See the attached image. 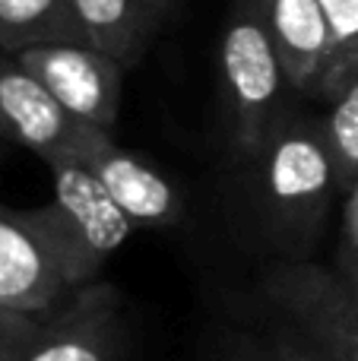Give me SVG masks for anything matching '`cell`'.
<instances>
[{
	"label": "cell",
	"mask_w": 358,
	"mask_h": 361,
	"mask_svg": "<svg viewBox=\"0 0 358 361\" xmlns=\"http://www.w3.org/2000/svg\"><path fill=\"white\" fill-rule=\"evenodd\" d=\"M238 231L270 263L311 260L342 197L321 114L292 108L260 152L241 159Z\"/></svg>",
	"instance_id": "6da1fadb"
},
{
	"label": "cell",
	"mask_w": 358,
	"mask_h": 361,
	"mask_svg": "<svg viewBox=\"0 0 358 361\" xmlns=\"http://www.w3.org/2000/svg\"><path fill=\"white\" fill-rule=\"evenodd\" d=\"M226 133L232 159H251L270 140L279 121L298 108L279 48L254 0H238L228 13L219 42Z\"/></svg>",
	"instance_id": "7a4b0ae2"
},
{
	"label": "cell",
	"mask_w": 358,
	"mask_h": 361,
	"mask_svg": "<svg viewBox=\"0 0 358 361\" xmlns=\"http://www.w3.org/2000/svg\"><path fill=\"white\" fill-rule=\"evenodd\" d=\"M264 320L308 361H358V295L336 267L270 263L260 279Z\"/></svg>",
	"instance_id": "3957f363"
},
{
	"label": "cell",
	"mask_w": 358,
	"mask_h": 361,
	"mask_svg": "<svg viewBox=\"0 0 358 361\" xmlns=\"http://www.w3.org/2000/svg\"><path fill=\"white\" fill-rule=\"evenodd\" d=\"M48 171L54 193L42 206V216L57 244L70 288L80 292L101 279L108 260L124 247L137 225L80 159H61L48 165Z\"/></svg>",
	"instance_id": "277c9868"
},
{
	"label": "cell",
	"mask_w": 358,
	"mask_h": 361,
	"mask_svg": "<svg viewBox=\"0 0 358 361\" xmlns=\"http://www.w3.org/2000/svg\"><path fill=\"white\" fill-rule=\"evenodd\" d=\"M73 295L42 206L0 203V307L48 317Z\"/></svg>",
	"instance_id": "5b68a950"
},
{
	"label": "cell",
	"mask_w": 358,
	"mask_h": 361,
	"mask_svg": "<svg viewBox=\"0 0 358 361\" xmlns=\"http://www.w3.org/2000/svg\"><path fill=\"white\" fill-rule=\"evenodd\" d=\"M127 352L130 333L124 295L118 286L99 279L73 292L42 320L23 361H127Z\"/></svg>",
	"instance_id": "8992f818"
},
{
	"label": "cell",
	"mask_w": 358,
	"mask_h": 361,
	"mask_svg": "<svg viewBox=\"0 0 358 361\" xmlns=\"http://www.w3.org/2000/svg\"><path fill=\"white\" fill-rule=\"evenodd\" d=\"M137 228H175L187 216L184 193L152 162L114 143L108 130L89 124L76 156Z\"/></svg>",
	"instance_id": "52a82bcc"
},
{
	"label": "cell",
	"mask_w": 358,
	"mask_h": 361,
	"mask_svg": "<svg viewBox=\"0 0 358 361\" xmlns=\"http://www.w3.org/2000/svg\"><path fill=\"white\" fill-rule=\"evenodd\" d=\"M86 127L16 54L0 51V143L29 149L44 165H54L76 156Z\"/></svg>",
	"instance_id": "ba28073f"
},
{
	"label": "cell",
	"mask_w": 358,
	"mask_h": 361,
	"mask_svg": "<svg viewBox=\"0 0 358 361\" xmlns=\"http://www.w3.org/2000/svg\"><path fill=\"white\" fill-rule=\"evenodd\" d=\"M42 86L82 124L114 130L124 95V73L118 61L92 44H44L16 54Z\"/></svg>",
	"instance_id": "9c48e42d"
},
{
	"label": "cell",
	"mask_w": 358,
	"mask_h": 361,
	"mask_svg": "<svg viewBox=\"0 0 358 361\" xmlns=\"http://www.w3.org/2000/svg\"><path fill=\"white\" fill-rule=\"evenodd\" d=\"M289 82L302 99L327 102L336 82V35L321 0H254Z\"/></svg>",
	"instance_id": "30bf717a"
},
{
	"label": "cell",
	"mask_w": 358,
	"mask_h": 361,
	"mask_svg": "<svg viewBox=\"0 0 358 361\" xmlns=\"http://www.w3.org/2000/svg\"><path fill=\"white\" fill-rule=\"evenodd\" d=\"M73 6L86 42L130 70L159 35L171 0H73Z\"/></svg>",
	"instance_id": "8fae6325"
},
{
	"label": "cell",
	"mask_w": 358,
	"mask_h": 361,
	"mask_svg": "<svg viewBox=\"0 0 358 361\" xmlns=\"http://www.w3.org/2000/svg\"><path fill=\"white\" fill-rule=\"evenodd\" d=\"M82 42H86V32L76 16L73 0H0V51L4 54Z\"/></svg>",
	"instance_id": "7c38bea8"
},
{
	"label": "cell",
	"mask_w": 358,
	"mask_h": 361,
	"mask_svg": "<svg viewBox=\"0 0 358 361\" xmlns=\"http://www.w3.org/2000/svg\"><path fill=\"white\" fill-rule=\"evenodd\" d=\"M321 124L336 165V184H340V193H346L358 178V63L327 99Z\"/></svg>",
	"instance_id": "4fadbf2b"
},
{
	"label": "cell",
	"mask_w": 358,
	"mask_h": 361,
	"mask_svg": "<svg viewBox=\"0 0 358 361\" xmlns=\"http://www.w3.org/2000/svg\"><path fill=\"white\" fill-rule=\"evenodd\" d=\"M206 361H308L276 326L260 320L254 330H232L216 343Z\"/></svg>",
	"instance_id": "5bb4252c"
},
{
	"label": "cell",
	"mask_w": 358,
	"mask_h": 361,
	"mask_svg": "<svg viewBox=\"0 0 358 361\" xmlns=\"http://www.w3.org/2000/svg\"><path fill=\"white\" fill-rule=\"evenodd\" d=\"M321 6L336 35V82H333L336 92V86L358 63V0H321Z\"/></svg>",
	"instance_id": "9a60e30c"
},
{
	"label": "cell",
	"mask_w": 358,
	"mask_h": 361,
	"mask_svg": "<svg viewBox=\"0 0 358 361\" xmlns=\"http://www.w3.org/2000/svg\"><path fill=\"white\" fill-rule=\"evenodd\" d=\"M42 320L44 317L0 307V361H23L29 345L35 343L38 330H42Z\"/></svg>",
	"instance_id": "2e32d148"
},
{
	"label": "cell",
	"mask_w": 358,
	"mask_h": 361,
	"mask_svg": "<svg viewBox=\"0 0 358 361\" xmlns=\"http://www.w3.org/2000/svg\"><path fill=\"white\" fill-rule=\"evenodd\" d=\"M358 267V178L342 193V225H340V250H336V269Z\"/></svg>",
	"instance_id": "e0dca14e"
},
{
	"label": "cell",
	"mask_w": 358,
	"mask_h": 361,
	"mask_svg": "<svg viewBox=\"0 0 358 361\" xmlns=\"http://www.w3.org/2000/svg\"><path fill=\"white\" fill-rule=\"evenodd\" d=\"M340 273L346 276V282L355 288V295H358V267H352V269H340Z\"/></svg>",
	"instance_id": "ac0fdd59"
},
{
	"label": "cell",
	"mask_w": 358,
	"mask_h": 361,
	"mask_svg": "<svg viewBox=\"0 0 358 361\" xmlns=\"http://www.w3.org/2000/svg\"><path fill=\"white\" fill-rule=\"evenodd\" d=\"M6 152H10V146H6V143H0V165H4V159H6Z\"/></svg>",
	"instance_id": "d6986e66"
}]
</instances>
